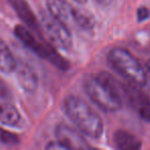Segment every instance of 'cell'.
I'll return each instance as SVG.
<instances>
[{
    "label": "cell",
    "mask_w": 150,
    "mask_h": 150,
    "mask_svg": "<svg viewBox=\"0 0 150 150\" xmlns=\"http://www.w3.org/2000/svg\"><path fill=\"white\" fill-rule=\"evenodd\" d=\"M83 88L88 97L105 112H115L122 104V86L108 72L88 75Z\"/></svg>",
    "instance_id": "6da1fadb"
},
{
    "label": "cell",
    "mask_w": 150,
    "mask_h": 150,
    "mask_svg": "<svg viewBox=\"0 0 150 150\" xmlns=\"http://www.w3.org/2000/svg\"><path fill=\"white\" fill-rule=\"evenodd\" d=\"M63 109L68 118L83 135L99 139L103 135L104 125L100 115L84 100L69 95L63 101Z\"/></svg>",
    "instance_id": "7a4b0ae2"
},
{
    "label": "cell",
    "mask_w": 150,
    "mask_h": 150,
    "mask_svg": "<svg viewBox=\"0 0 150 150\" xmlns=\"http://www.w3.org/2000/svg\"><path fill=\"white\" fill-rule=\"evenodd\" d=\"M111 66L129 82L138 86H144L147 82V73L137 58L122 47H114L108 52Z\"/></svg>",
    "instance_id": "3957f363"
},
{
    "label": "cell",
    "mask_w": 150,
    "mask_h": 150,
    "mask_svg": "<svg viewBox=\"0 0 150 150\" xmlns=\"http://www.w3.org/2000/svg\"><path fill=\"white\" fill-rule=\"evenodd\" d=\"M15 34L26 46L33 50L37 56L47 60L56 68L62 71H66L70 68V63L57 50L56 46L50 41L36 38L33 31L27 26L18 25L15 28Z\"/></svg>",
    "instance_id": "277c9868"
},
{
    "label": "cell",
    "mask_w": 150,
    "mask_h": 150,
    "mask_svg": "<svg viewBox=\"0 0 150 150\" xmlns=\"http://www.w3.org/2000/svg\"><path fill=\"white\" fill-rule=\"evenodd\" d=\"M41 32L46 36L47 41L61 50H70L72 46V35L70 28L59 21L50 13H41L40 16Z\"/></svg>",
    "instance_id": "5b68a950"
},
{
    "label": "cell",
    "mask_w": 150,
    "mask_h": 150,
    "mask_svg": "<svg viewBox=\"0 0 150 150\" xmlns=\"http://www.w3.org/2000/svg\"><path fill=\"white\" fill-rule=\"evenodd\" d=\"M122 86V84H121ZM122 94L142 119L150 122V99L140 86L129 82L122 86Z\"/></svg>",
    "instance_id": "8992f818"
},
{
    "label": "cell",
    "mask_w": 150,
    "mask_h": 150,
    "mask_svg": "<svg viewBox=\"0 0 150 150\" xmlns=\"http://www.w3.org/2000/svg\"><path fill=\"white\" fill-rule=\"evenodd\" d=\"M57 142L65 149H88L91 146L82 136L79 129H73L66 123H60L56 127Z\"/></svg>",
    "instance_id": "52a82bcc"
},
{
    "label": "cell",
    "mask_w": 150,
    "mask_h": 150,
    "mask_svg": "<svg viewBox=\"0 0 150 150\" xmlns=\"http://www.w3.org/2000/svg\"><path fill=\"white\" fill-rule=\"evenodd\" d=\"M46 7L50 15L64 23L67 27L71 28L74 26L76 19V11L74 7L67 0H46Z\"/></svg>",
    "instance_id": "ba28073f"
},
{
    "label": "cell",
    "mask_w": 150,
    "mask_h": 150,
    "mask_svg": "<svg viewBox=\"0 0 150 150\" xmlns=\"http://www.w3.org/2000/svg\"><path fill=\"white\" fill-rule=\"evenodd\" d=\"M9 4L15 9L18 17L24 22L28 28L32 30L33 32L37 33L39 36H41V28H40V23L34 13L32 11L30 5L26 0H8Z\"/></svg>",
    "instance_id": "9c48e42d"
},
{
    "label": "cell",
    "mask_w": 150,
    "mask_h": 150,
    "mask_svg": "<svg viewBox=\"0 0 150 150\" xmlns=\"http://www.w3.org/2000/svg\"><path fill=\"white\" fill-rule=\"evenodd\" d=\"M17 80L20 86L27 93H34L38 88V77L35 71L28 64L23 62H18L17 68Z\"/></svg>",
    "instance_id": "30bf717a"
},
{
    "label": "cell",
    "mask_w": 150,
    "mask_h": 150,
    "mask_svg": "<svg viewBox=\"0 0 150 150\" xmlns=\"http://www.w3.org/2000/svg\"><path fill=\"white\" fill-rule=\"evenodd\" d=\"M113 143L120 150H137L142 146L141 141L136 136L125 129H118L113 135Z\"/></svg>",
    "instance_id": "8fae6325"
},
{
    "label": "cell",
    "mask_w": 150,
    "mask_h": 150,
    "mask_svg": "<svg viewBox=\"0 0 150 150\" xmlns=\"http://www.w3.org/2000/svg\"><path fill=\"white\" fill-rule=\"evenodd\" d=\"M18 62L7 44L0 38V72L11 73L17 68Z\"/></svg>",
    "instance_id": "7c38bea8"
},
{
    "label": "cell",
    "mask_w": 150,
    "mask_h": 150,
    "mask_svg": "<svg viewBox=\"0 0 150 150\" xmlns=\"http://www.w3.org/2000/svg\"><path fill=\"white\" fill-rule=\"evenodd\" d=\"M20 122H21V114L13 105H0V123L8 127H17Z\"/></svg>",
    "instance_id": "4fadbf2b"
},
{
    "label": "cell",
    "mask_w": 150,
    "mask_h": 150,
    "mask_svg": "<svg viewBox=\"0 0 150 150\" xmlns=\"http://www.w3.org/2000/svg\"><path fill=\"white\" fill-rule=\"evenodd\" d=\"M75 28L86 32L92 31L95 28V20L93 16L77 8L76 19H75Z\"/></svg>",
    "instance_id": "5bb4252c"
},
{
    "label": "cell",
    "mask_w": 150,
    "mask_h": 150,
    "mask_svg": "<svg viewBox=\"0 0 150 150\" xmlns=\"http://www.w3.org/2000/svg\"><path fill=\"white\" fill-rule=\"evenodd\" d=\"M0 143L5 145H16L19 143V138L15 134L0 127Z\"/></svg>",
    "instance_id": "9a60e30c"
},
{
    "label": "cell",
    "mask_w": 150,
    "mask_h": 150,
    "mask_svg": "<svg viewBox=\"0 0 150 150\" xmlns=\"http://www.w3.org/2000/svg\"><path fill=\"white\" fill-rule=\"evenodd\" d=\"M11 91H9L8 86H6L4 81L0 78V99L2 100H7L11 97Z\"/></svg>",
    "instance_id": "2e32d148"
},
{
    "label": "cell",
    "mask_w": 150,
    "mask_h": 150,
    "mask_svg": "<svg viewBox=\"0 0 150 150\" xmlns=\"http://www.w3.org/2000/svg\"><path fill=\"white\" fill-rule=\"evenodd\" d=\"M150 17V11L145 6H142L138 9L137 11V18H138V21L142 22V21H145L147 20L148 18Z\"/></svg>",
    "instance_id": "e0dca14e"
},
{
    "label": "cell",
    "mask_w": 150,
    "mask_h": 150,
    "mask_svg": "<svg viewBox=\"0 0 150 150\" xmlns=\"http://www.w3.org/2000/svg\"><path fill=\"white\" fill-rule=\"evenodd\" d=\"M96 1L101 5H109L112 0H96Z\"/></svg>",
    "instance_id": "ac0fdd59"
},
{
    "label": "cell",
    "mask_w": 150,
    "mask_h": 150,
    "mask_svg": "<svg viewBox=\"0 0 150 150\" xmlns=\"http://www.w3.org/2000/svg\"><path fill=\"white\" fill-rule=\"evenodd\" d=\"M75 2H77V3H79V4H84V3L88 1V0H74Z\"/></svg>",
    "instance_id": "d6986e66"
},
{
    "label": "cell",
    "mask_w": 150,
    "mask_h": 150,
    "mask_svg": "<svg viewBox=\"0 0 150 150\" xmlns=\"http://www.w3.org/2000/svg\"><path fill=\"white\" fill-rule=\"evenodd\" d=\"M147 71L150 74V60H148V62H147Z\"/></svg>",
    "instance_id": "ffe728a7"
},
{
    "label": "cell",
    "mask_w": 150,
    "mask_h": 150,
    "mask_svg": "<svg viewBox=\"0 0 150 150\" xmlns=\"http://www.w3.org/2000/svg\"><path fill=\"white\" fill-rule=\"evenodd\" d=\"M0 105H1V104H0Z\"/></svg>",
    "instance_id": "44dd1931"
}]
</instances>
